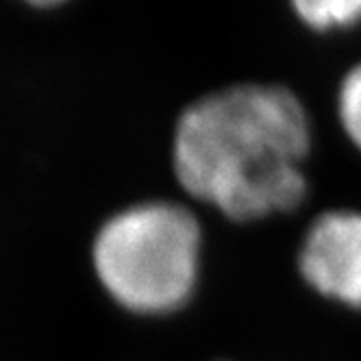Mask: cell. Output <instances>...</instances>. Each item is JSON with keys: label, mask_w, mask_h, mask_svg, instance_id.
<instances>
[{"label": "cell", "mask_w": 361, "mask_h": 361, "mask_svg": "<svg viewBox=\"0 0 361 361\" xmlns=\"http://www.w3.org/2000/svg\"><path fill=\"white\" fill-rule=\"evenodd\" d=\"M309 152L312 118L290 87L235 83L178 116L172 172L188 202L248 224L305 207Z\"/></svg>", "instance_id": "6da1fadb"}, {"label": "cell", "mask_w": 361, "mask_h": 361, "mask_svg": "<svg viewBox=\"0 0 361 361\" xmlns=\"http://www.w3.org/2000/svg\"><path fill=\"white\" fill-rule=\"evenodd\" d=\"M204 231L196 207L180 198H152L111 214L92 242L100 288L137 318H166L185 309L200 281Z\"/></svg>", "instance_id": "7a4b0ae2"}, {"label": "cell", "mask_w": 361, "mask_h": 361, "mask_svg": "<svg viewBox=\"0 0 361 361\" xmlns=\"http://www.w3.org/2000/svg\"><path fill=\"white\" fill-rule=\"evenodd\" d=\"M296 268L322 300L361 312V209H324L307 224Z\"/></svg>", "instance_id": "3957f363"}, {"label": "cell", "mask_w": 361, "mask_h": 361, "mask_svg": "<svg viewBox=\"0 0 361 361\" xmlns=\"http://www.w3.org/2000/svg\"><path fill=\"white\" fill-rule=\"evenodd\" d=\"M298 22L316 35L346 33L361 27V0H290Z\"/></svg>", "instance_id": "277c9868"}, {"label": "cell", "mask_w": 361, "mask_h": 361, "mask_svg": "<svg viewBox=\"0 0 361 361\" xmlns=\"http://www.w3.org/2000/svg\"><path fill=\"white\" fill-rule=\"evenodd\" d=\"M335 118L348 144L361 154V59L342 74L338 83Z\"/></svg>", "instance_id": "5b68a950"}]
</instances>
